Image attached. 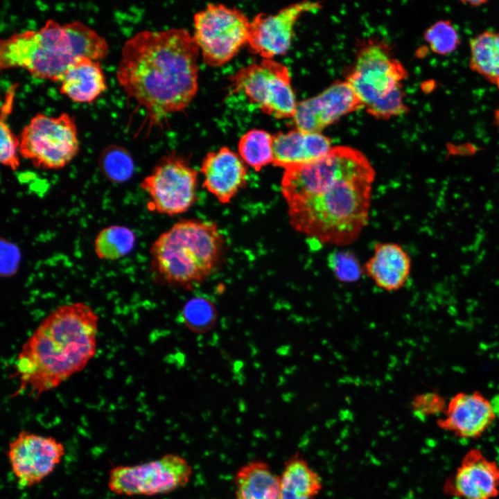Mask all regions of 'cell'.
<instances>
[{"label": "cell", "instance_id": "obj_21", "mask_svg": "<svg viewBox=\"0 0 499 499\" xmlns=\"http://www.w3.org/2000/svg\"><path fill=\"white\" fill-rule=\"evenodd\" d=\"M236 486L237 499H281L280 478L264 462L243 466L236 474Z\"/></svg>", "mask_w": 499, "mask_h": 499}, {"label": "cell", "instance_id": "obj_27", "mask_svg": "<svg viewBox=\"0 0 499 499\" xmlns=\"http://www.w3.org/2000/svg\"><path fill=\"white\" fill-rule=\"evenodd\" d=\"M18 85V83H14L7 89L4 102L1 106L0 119V161L3 166L12 170H17L20 165L18 155L19 138L17 137L12 132L7 123V119L12 112L15 91Z\"/></svg>", "mask_w": 499, "mask_h": 499}, {"label": "cell", "instance_id": "obj_1", "mask_svg": "<svg viewBox=\"0 0 499 499\" xmlns=\"http://www.w3.org/2000/svg\"><path fill=\"white\" fill-rule=\"evenodd\" d=\"M376 173L350 146L333 147L319 160L284 170L281 194L297 231L326 245L355 242L367 225Z\"/></svg>", "mask_w": 499, "mask_h": 499}, {"label": "cell", "instance_id": "obj_16", "mask_svg": "<svg viewBox=\"0 0 499 499\" xmlns=\"http://www.w3.org/2000/svg\"><path fill=\"white\" fill-rule=\"evenodd\" d=\"M443 489L459 499H495L499 495V464L480 449L471 448L445 480Z\"/></svg>", "mask_w": 499, "mask_h": 499}, {"label": "cell", "instance_id": "obj_12", "mask_svg": "<svg viewBox=\"0 0 499 499\" xmlns=\"http://www.w3.org/2000/svg\"><path fill=\"white\" fill-rule=\"evenodd\" d=\"M65 455L63 444L51 436L21 430L8 444L7 457L21 488L40 483L50 475Z\"/></svg>", "mask_w": 499, "mask_h": 499}, {"label": "cell", "instance_id": "obj_4", "mask_svg": "<svg viewBox=\"0 0 499 499\" xmlns=\"http://www.w3.org/2000/svg\"><path fill=\"white\" fill-rule=\"evenodd\" d=\"M106 40L80 21L60 24L49 19L37 30L15 33L0 42L1 69L22 68L35 78L61 82L79 58L101 60Z\"/></svg>", "mask_w": 499, "mask_h": 499}, {"label": "cell", "instance_id": "obj_32", "mask_svg": "<svg viewBox=\"0 0 499 499\" xmlns=\"http://www.w3.org/2000/svg\"><path fill=\"white\" fill-rule=\"evenodd\" d=\"M21 254L19 248L4 238L1 239V274L10 277L17 271Z\"/></svg>", "mask_w": 499, "mask_h": 499}, {"label": "cell", "instance_id": "obj_9", "mask_svg": "<svg viewBox=\"0 0 499 499\" xmlns=\"http://www.w3.org/2000/svg\"><path fill=\"white\" fill-rule=\"evenodd\" d=\"M230 93L244 92L250 102L277 119L292 117L297 105L288 69L272 59H263L228 78Z\"/></svg>", "mask_w": 499, "mask_h": 499}, {"label": "cell", "instance_id": "obj_8", "mask_svg": "<svg viewBox=\"0 0 499 499\" xmlns=\"http://www.w3.org/2000/svg\"><path fill=\"white\" fill-rule=\"evenodd\" d=\"M250 21L240 10L223 4L209 3L194 16L193 37L203 61L220 67L247 44Z\"/></svg>", "mask_w": 499, "mask_h": 499}, {"label": "cell", "instance_id": "obj_7", "mask_svg": "<svg viewBox=\"0 0 499 499\" xmlns=\"http://www.w3.org/2000/svg\"><path fill=\"white\" fill-rule=\"evenodd\" d=\"M78 151L75 119L68 113L55 117L38 113L19 135V154L38 168L61 169Z\"/></svg>", "mask_w": 499, "mask_h": 499}, {"label": "cell", "instance_id": "obj_15", "mask_svg": "<svg viewBox=\"0 0 499 499\" xmlns=\"http://www.w3.org/2000/svg\"><path fill=\"white\" fill-rule=\"evenodd\" d=\"M362 107L349 83L338 81L322 92L297 103L292 117L295 128L321 132L342 116Z\"/></svg>", "mask_w": 499, "mask_h": 499}, {"label": "cell", "instance_id": "obj_13", "mask_svg": "<svg viewBox=\"0 0 499 499\" xmlns=\"http://www.w3.org/2000/svg\"><path fill=\"white\" fill-rule=\"evenodd\" d=\"M318 2L303 1L289 5L273 15L259 13L250 21L249 51L263 59H272L288 50L295 25L304 12L316 11Z\"/></svg>", "mask_w": 499, "mask_h": 499}, {"label": "cell", "instance_id": "obj_23", "mask_svg": "<svg viewBox=\"0 0 499 499\" xmlns=\"http://www.w3.org/2000/svg\"><path fill=\"white\" fill-rule=\"evenodd\" d=\"M469 67L499 89V32L483 31L469 41Z\"/></svg>", "mask_w": 499, "mask_h": 499}, {"label": "cell", "instance_id": "obj_14", "mask_svg": "<svg viewBox=\"0 0 499 499\" xmlns=\"http://www.w3.org/2000/svg\"><path fill=\"white\" fill-rule=\"evenodd\" d=\"M497 416L495 403L482 393L459 392L447 402L437 423L439 428L459 439H474L488 431Z\"/></svg>", "mask_w": 499, "mask_h": 499}, {"label": "cell", "instance_id": "obj_3", "mask_svg": "<svg viewBox=\"0 0 499 499\" xmlns=\"http://www.w3.org/2000/svg\"><path fill=\"white\" fill-rule=\"evenodd\" d=\"M98 316L83 302L58 306L38 325L15 360V396L35 399L81 371L97 351Z\"/></svg>", "mask_w": 499, "mask_h": 499}, {"label": "cell", "instance_id": "obj_28", "mask_svg": "<svg viewBox=\"0 0 499 499\" xmlns=\"http://www.w3.org/2000/svg\"><path fill=\"white\" fill-rule=\"evenodd\" d=\"M182 317L185 326L191 331L202 333L216 324L217 312L213 304L203 297H195L183 307Z\"/></svg>", "mask_w": 499, "mask_h": 499}, {"label": "cell", "instance_id": "obj_22", "mask_svg": "<svg viewBox=\"0 0 499 499\" xmlns=\"http://www.w3.org/2000/svg\"><path fill=\"white\" fill-rule=\"evenodd\" d=\"M280 482L281 499H313L322 488L319 475L298 455L288 460Z\"/></svg>", "mask_w": 499, "mask_h": 499}, {"label": "cell", "instance_id": "obj_34", "mask_svg": "<svg viewBox=\"0 0 499 499\" xmlns=\"http://www.w3.org/2000/svg\"><path fill=\"white\" fill-rule=\"evenodd\" d=\"M493 122H494L495 126L496 127V128L498 129V130L499 132V106L494 112Z\"/></svg>", "mask_w": 499, "mask_h": 499}, {"label": "cell", "instance_id": "obj_25", "mask_svg": "<svg viewBox=\"0 0 499 499\" xmlns=\"http://www.w3.org/2000/svg\"><path fill=\"white\" fill-rule=\"evenodd\" d=\"M238 155L243 161L256 172L273 161V135L260 129L244 134L238 144Z\"/></svg>", "mask_w": 499, "mask_h": 499}, {"label": "cell", "instance_id": "obj_20", "mask_svg": "<svg viewBox=\"0 0 499 499\" xmlns=\"http://www.w3.org/2000/svg\"><path fill=\"white\" fill-rule=\"evenodd\" d=\"M106 88L100 62L82 57L67 70L61 81L60 91L75 102L91 103Z\"/></svg>", "mask_w": 499, "mask_h": 499}, {"label": "cell", "instance_id": "obj_26", "mask_svg": "<svg viewBox=\"0 0 499 499\" xmlns=\"http://www.w3.org/2000/svg\"><path fill=\"white\" fill-rule=\"evenodd\" d=\"M98 167L103 176L113 183H124L131 178L134 170L133 159L123 146L110 144L100 153Z\"/></svg>", "mask_w": 499, "mask_h": 499}, {"label": "cell", "instance_id": "obj_10", "mask_svg": "<svg viewBox=\"0 0 499 499\" xmlns=\"http://www.w3.org/2000/svg\"><path fill=\"white\" fill-rule=\"evenodd\" d=\"M192 473L182 457L168 454L145 463L118 465L109 472L107 486L121 496H154L186 485Z\"/></svg>", "mask_w": 499, "mask_h": 499}, {"label": "cell", "instance_id": "obj_24", "mask_svg": "<svg viewBox=\"0 0 499 499\" xmlns=\"http://www.w3.org/2000/svg\"><path fill=\"white\" fill-rule=\"evenodd\" d=\"M136 235L129 227L111 225L101 229L94 240V252L100 259L115 261L128 255L134 248Z\"/></svg>", "mask_w": 499, "mask_h": 499}, {"label": "cell", "instance_id": "obj_6", "mask_svg": "<svg viewBox=\"0 0 499 499\" xmlns=\"http://www.w3.org/2000/svg\"><path fill=\"white\" fill-rule=\"evenodd\" d=\"M406 74L387 46L370 42L359 51L346 81L362 107L372 116L385 119L408 110L403 90Z\"/></svg>", "mask_w": 499, "mask_h": 499}, {"label": "cell", "instance_id": "obj_2", "mask_svg": "<svg viewBox=\"0 0 499 499\" xmlns=\"http://www.w3.org/2000/svg\"><path fill=\"white\" fill-rule=\"evenodd\" d=\"M199 48L184 28L143 30L123 44L116 78L146 112L149 127L183 111L198 89Z\"/></svg>", "mask_w": 499, "mask_h": 499}, {"label": "cell", "instance_id": "obj_31", "mask_svg": "<svg viewBox=\"0 0 499 499\" xmlns=\"http://www.w3.org/2000/svg\"><path fill=\"white\" fill-rule=\"evenodd\" d=\"M447 401L439 393L428 392L417 394L411 403L414 415L420 419L429 417H441L446 408Z\"/></svg>", "mask_w": 499, "mask_h": 499}, {"label": "cell", "instance_id": "obj_17", "mask_svg": "<svg viewBox=\"0 0 499 499\" xmlns=\"http://www.w3.org/2000/svg\"><path fill=\"white\" fill-rule=\"evenodd\" d=\"M200 172L202 186L222 204H227L247 184V168L240 155L228 147L208 152Z\"/></svg>", "mask_w": 499, "mask_h": 499}, {"label": "cell", "instance_id": "obj_29", "mask_svg": "<svg viewBox=\"0 0 499 499\" xmlns=\"http://www.w3.org/2000/svg\"><path fill=\"white\" fill-rule=\"evenodd\" d=\"M424 39L431 51L439 55H446L456 50L460 44L458 33L449 20H439L429 26Z\"/></svg>", "mask_w": 499, "mask_h": 499}, {"label": "cell", "instance_id": "obj_30", "mask_svg": "<svg viewBox=\"0 0 499 499\" xmlns=\"http://www.w3.org/2000/svg\"><path fill=\"white\" fill-rule=\"evenodd\" d=\"M327 263L334 277L342 283L356 282L363 273L356 256L349 250H335L327 258Z\"/></svg>", "mask_w": 499, "mask_h": 499}, {"label": "cell", "instance_id": "obj_5", "mask_svg": "<svg viewBox=\"0 0 499 499\" xmlns=\"http://www.w3.org/2000/svg\"><path fill=\"white\" fill-rule=\"evenodd\" d=\"M224 247L225 239L215 222L182 220L152 244L150 270L159 283L190 289L216 270Z\"/></svg>", "mask_w": 499, "mask_h": 499}, {"label": "cell", "instance_id": "obj_18", "mask_svg": "<svg viewBox=\"0 0 499 499\" xmlns=\"http://www.w3.org/2000/svg\"><path fill=\"white\" fill-rule=\"evenodd\" d=\"M333 147L331 139L321 132L295 128L273 135L272 165L284 170L313 163Z\"/></svg>", "mask_w": 499, "mask_h": 499}, {"label": "cell", "instance_id": "obj_33", "mask_svg": "<svg viewBox=\"0 0 499 499\" xmlns=\"http://www.w3.org/2000/svg\"><path fill=\"white\" fill-rule=\"evenodd\" d=\"M462 3L468 4L469 6H472V7H478V6L483 5L484 3H487V1H480V0H478V1L472 0V1H462Z\"/></svg>", "mask_w": 499, "mask_h": 499}, {"label": "cell", "instance_id": "obj_11", "mask_svg": "<svg viewBox=\"0 0 499 499\" xmlns=\"http://www.w3.org/2000/svg\"><path fill=\"white\" fill-rule=\"evenodd\" d=\"M140 186L150 198V211L169 216L183 213L195 201L198 172L184 158L170 154L161 159Z\"/></svg>", "mask_w": 499, "mask_h": 499}, {"label": "cell", "instance_id": "obj_19", "mask_svg": "<svg viewBox=\"0 0 499 499\" xmlns=\"http://www.w3.org/2000/svg\"><path fill=\"white\" fill-rule=\"evenodd\" d=\"M363 273L380 288L396 291L408 281L412 269L409 254L399 245L378 243L374 254L362 267Z\"/></svg>", "mask_w": 499, "mask_h": 499}]
</instances>
